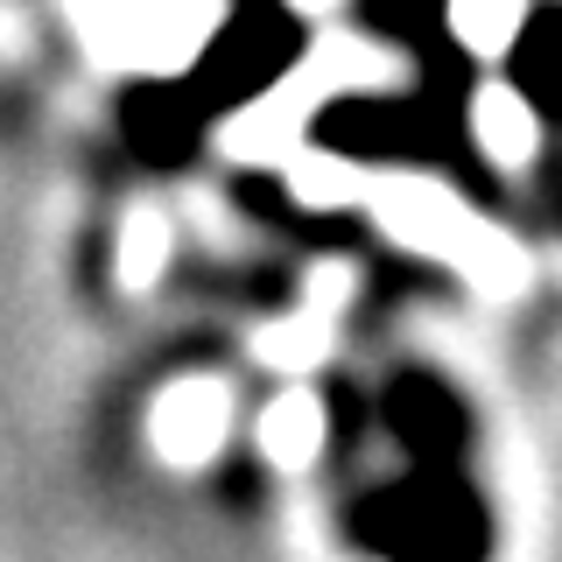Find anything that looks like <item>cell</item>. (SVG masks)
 <instances>
[{
	"instance_id": "cell-1",
	"label": "cell",
	"mask_w": 562,
	"mask_h": 562,
	"mask_svg": "<svg viewBox=\"0 0 562 562\" xmlns=\"http://www.w3.org/2000/svg\"><path fill=\"white\" fill-rule=\"evenodd\" d=\"M345 549L366 562H492L499 520L464 464H408L401 479L351 492L338 514Z\"/></svg>"
},
{
	"instance_id": "cell-2",
	"label": "cell",
	"mask_w": 562,
	"mask_h": 562,
	"mask_svg": "<svg viewBox=\"0 0 562 562\" xmlns=\"http://www.w3.org/2000/svg\"><path fill=\"white\" fill-rule=\"evenodd\" d=\"M380 422L408 464H464L471 457V408L450 380H436L429 366H401L380 394Z\"/></svg>"
},
{
	"instance_id": "cell-3",
	"label": "cell",
	"mask_w": 562,
	"mask_h": 562,
	"mask_svg": "<svg viewBox=\"0 0 562 562\" xmlns=\"http://www.w3.org/2000/svg\"><path fill=\"white\" fill-rule=\"evenodd\" d=\"M464 127H471V140H479V155L492 169H527L541 155V113H535V99L506 78H485L479 92H471Z\"/></svg>"
},
{
	"instance_id": "cell-4",
	"label": "cell",
	"mask_w": 562,
	"mask_h": 562,
	"mask_svg": "<svg viewBox=\"0 0 562 562\" xmlns=\"http://www.w3.org/2000/svg\"><path fill=\"white\" fill-rule=\"evenodd\" d=\"M303 70L324 85V99H351V92H373V85H394L401 57H386L366 35H316L303 49Z\"/></svg>"
},
{
	"instance_id": "cell-5",
	"label": "cell",
	"mask_w": 562,
	"mask_h": 562,
	"mask_svg": "<svg viewBox=\"0 0 562 562\" xmlns=\"http://www.w3.org/2000/svg\"><path fill=\"white\" fill-rule=\"evenodd\" d=\"M127 134L148 162H183L190 140H198V113L183 99H169V85H140L127 99Z\"/></svg>"
},
{
	"instance_id": "cell-6",
	"label": "cell",
	"mask_w": 562,
	"mask_h": 562,
	"mask_svg": "<svg viewBox=\"0 0 562 562\" xmlns=\"http://www.w3.org/2000/svg\"><path fill=\"white\" fill-rule=\"evenodd\" d=\"M443 22L479 64H499V57H514V43L527 29V0H443Z\"/></svg>"
},
{
	"instance_id": "cell-7",
	"label": "cell",
	"mask_w": 562,
	"mask_h": 562,
	"mask_svg": "<svg viewBox=\"0 0 562 562\" xmlns=\"http://www.w3.org/2000/svg\"><path fill=\"white\" fill-rule=\"evenodd\" d=\"M218 492L233 499V514H254V506H260V471L239 457V464H225V471H218Z\"/></svg>"
},
{
	"instance_id": "cell-8",
	"label": "cell",
	"mask_w": 562,
	"mask_h": 562,
	"mask_svg": "<svg viewBox=\"0 0 562 562\" xmlns=\"http://www.w3.org/2000/svg\"><path fill=\"white\" fill-rule=\"evenodd\" d=\"M281 8H289L295 22H330V14H338L345 0H281Z\"/></svg>"
}]
</instances>
